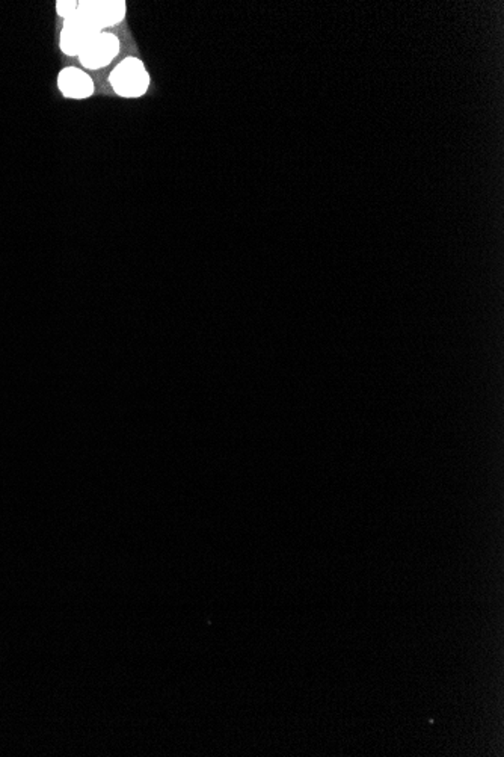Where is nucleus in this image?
<instances>
[{
	"label": "nucleus",
	"mask_w": 504,
	"mask_h": 757,
	"mask_svg": "<svg viewBox=\"0 0 504 757\" xmlns=\"http://www.w3.org/2000/svg\"><path fill=\"white\" fill-rule=\"evenodd\" d=\"M58 87L65 97L69 99H88L94 92V82L89 76L75 69H64L58 76Z\"/></svg>",
	"instance_id": "20e7f679"
},
{
	"label": "nucleus",
	"mask_w": 504,
	"mask_h": 757,
	"mask_svg": "<svg viewBox=\"0 0 504 757\" xmlns=\"http://www.w3.org/2000/svg\"><path fill=\"white\" fill-rule=\"evenodd\" d=\"M120 53V40L109 32H100L83 47L79 59L87 69L97 70L106 67Z\"/></svg>",
	"instance_id": "f03ea898"
},
{
	"label": "nucleus",
	"mask_w": 504,
	"mask_h": 757,
	"mask_svg": "<svg viewBox=\"0 0 504 757\" xmlns=\"http://www.w3.org/2000/svg\"><path fill=\"white\" fill-rule=\"evenodd\" d=\"M78 3L79 2H74V0H59V2L56 3V11H58V14L64 17L65 20L66 17H70L75 9H78Z\"/></svg>",
	"instance_id": "39448f33"
},
{
	"label": "nucleus",
	"mask_w": 504,
	"mask_h": 757,
	"mask_svg": "<svg viewBox=\"0 0 504 757\" xmlns=\"http://www.w3.org/2000/svg\"><path fill=\"white\" fill-rule=\"evenodd\" d=\"M78 9L103 31L124 20L126 2L122 0H83L78 3Z\"/></svg>",
	"instance_id": "7ed1b4c3"
},
{
	"label": "nucleus",
	"mask_w": 504,
	"mask_h": 757,
	"mask_svg": "<svg viewBox=\"0 0 504 757\" xmlns=\"http://www.w3.org/2000/svg\"><path fill=\"white\" fill-rule=\"evenodd\" d=\"M109 82L118 96L141 97L148 90L150 76L141 59L126 58L110 73Z\"/></svg>",
	"instance_id": "f257e3e1"
}]
</instances>
